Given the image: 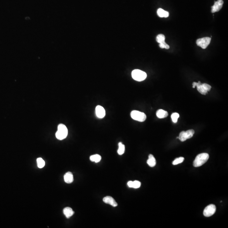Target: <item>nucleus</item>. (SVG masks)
<instances>
[{"mask_svg":"<svg viewBox=\"0 0 228 228\" xmlns=\"http://www.w3.org/2000/svg\"><path fill=\"white\" fill-rule=\"evenodd\" d=\"M209 158V155L207 153H202L197 156L193 161V166L196 167H199L204 164Z\"/></svg>","mask_w":228,"mask_h":228,"instance_id":"1","label":"nucleus"},{"mask_svg":"<svg viewBox=\"0 0 228 228\" xmlns=\"http://www.w3.org/2000/svg\"><path fill=\"white\" fill-rule=\"evenodd\" d=\"M193 87L195 88L197 87L198 91L202 95H205L207 94L208 91L211 89V86L209 85L206 83H201L199 81L198 82H193L192 84Z\"/></svg>","mask_w":228,"mask_h":228,"instance_id":"2","label":"nucleus"},{"mask_svg":"<svg viewBox=\"0 0 228 228\" xmlns=\"http://www.w3.org/2000/svg\"><path fill=\"white\" fill-rule=\"evenodd\" d=\"M68 129L64 124H59L58 127V131L55 134V136L58 139L61 140L65 139L68 135Z\"/></svg>","mask_w":228,"mask_h":228,"instance_id":"3","label":"nucleus"},{"mask_svg":"<svg viewBox=\"0 0 228 228\" xmlns=\"http://www.w3.org/2000/svg\"><path fill=\"white\" fill-rule=\"evenodd\" d=\"M132 75L133 79L139 82L145 80L147 76L145 72L139 69H135L133 71Z\"/></svg>","mask_w":228,"mask_h":228,"instance_id":"4","label":"nucleus"},{"mask_svg":"<svg viewBox=\"0 0 228 228\" xmlns=\"http://www.w3.org/2000/svg\"><path fill=\"white\" fill-rule=\"evenodd\" d=\"M131 116L133 119L141 122L145 121L147 118L145 114L137 110L132 111L131 113Z\"/></svg>","mask_w":228,"mask_h":228,"instance_id":"5","label":"nucleus"},{"mask_svg":"<svg viewBox=\"0 0 228 228\" xmlns=\"http://www.w3.org/2000/svg\"><path fill=\"white\" fill-rule=\"evenodd\" d=\"M194 131L193 129L188 130L186 132L182 131L180 133L178 138L181 142H184L188 139L191 138L194 134Z\"/></svg>","mask_w":228,"mask_h":228,"instance_id":"6","label":"nucleus"},{"mask_svg":"<svg viewBox=\"0 0 228 228\" xmlns=\"http://www.w3.org/2000/svg\"><path fill=\"white\" fill-rule=\"evenodd\" d=\"M216 210V208L214 204H211L205 207L203 212L204 216L207 217L211 216L214 214Z\"/></svg>","mask_w":228,"mask_h":228,"instance_id":"7","label":"nucleus"},{"mask_svg":"<svg viewBox=\"0 0 228 228\" xmlns=\"http://www.w3.org/2000/svg\"><path fill=\"white\" fill-rule=\"evenodd\" d=\"M211 38L210 37H204L197 39V44L198 46H200L203 49H205L207 47L211 41Z\"/></svg>","mask_w":228,"mask_h":228,"instance_id":"8","label":"nucleus"},{"mask_svg":"<svg viewBox=\"0 0 228 228\" xmlns=\"http://www.w3.org/2000/svg\"><path fill=\"white\" fill-rule=\"evenodd\" d=\"M223 4L224 1L223 0H218L217 1H215L214 5L212 6V13L218 12L222 8Z\"/></svg>","mask_w":228,"mask_h":228,"instance_id":"9","label":"nucleus"},{"mask_svg":"<svg viewBox=\"0 0 228 228\" xmlns=\"http://www.w3.org/2000/svg\"><path fill=\"white\" fill-rule=\"evenodd\" d=\"M96 113L97 117L99 118H103L106 115L105 109L102 106L98 105L96 108Z\"/></svg>","mask_w":228,"mask_h":228,"instance_id":"10","label":"nucleus"},{"mask_svg":"<svg viewBox=\"0 0 228 228\" xmlns=\"http://www.w3.org/2000/svg\"><path fill=\"white\" fill-rule=\"evenodd\" d=\"M103 202L106 204H109L114 207H116L118 206V203L112 197L110 196H106L103 198Z\"/></svg>","mask_w":228,"mask_h":228,"instance_id":"11","label":"nucleus"},{"mask_svg":"<svg viewBox=\"0 0 228 228\" xmlns=\"http://www.w3.org/2000/svg\"><path fill=\"white\" fill-rule=\"evenodd\" d=\"M64 180L65 182L68 184L72 183L74 181V177L72 173L70 171L66 173L64 175Z\"/></svg>","mask_w":228,"mask_h":228,"instance_id":"12","label":"nucleus"},{"mask_svg":"<svg viewBox=\"0 0 228 228\" xmlns=\"http://www.w3.org/2000/svg\"><path fill=\"white\" fill-rule=\"evenodd\" d=\"M63 214L66 218H69L71 217L74 214L75 212L72 208L69 207H66L64 208L63 210Z\"/></svg>","mask_w":228,"mask_h":228,"instance_id":"13","label":"nucleus"},{"mask_svg":"<svg viewBox=\"0 0 228 228\" xmlns=\"http://www.w3.org/2000/svg\"><path fill=\"white\" fill-rule=\"evenodd\" d=\"M147 164L150 167H154L156 166V159L152 155H149L148 156V160H147Z\"/></svg>","mask_w":228,"mask_h":228,"instance_id":"14","label":"nucleus"},{"mask_svg":"<svg viewBox=\"0 0 228 228\" xmlns=\"http://www.w3.org/2000/svg\"><path fill=\"white\" fill-rule=\"evenodd\" d=\"M156 115L159 118H164L168 115V113L163 109H159L156 112Z\"/></svg>","mask_w":228,"mask_h":228,"instance_id":"15","label":"nucleus"},{"mask_svg":"<svg viewBox=\"0 0 228 228\" xmlns=\"http://www.w3.org/2000/svg\"><path fill=\"white\" fill-rule=\"evenodd\" d=\"M128 187L132 188H139L141 186V183L139 181L137 180L132 181H130L128 182Z\"/></svg>","mask_w":228,"mask_h":228,"instance_id":"16","label":"nucleus"},{"mask_svg":"<svg viewBox=\"0 0 228 228\" xmlns=\"http://www.w3.org/2000/svg\"><path fill=\"white\" fill-rule=\"evenodd\" d=\"M157 14L160 17H167L169 16V13L162 8H159L157 10Z\"/></svg>","mask_w":228,"mask_h":228,"instance_id":"17","label":"nucleus"},{"mask_svg":"<svg viewBox=\"0 0 228 228\" xmlns=\"http://www.w3.org/2000/svg\"><path fill=\"white\" fill-rule=\"evenodd\" d=\"M90 159L92 162L98 163L101 161V157L99 154L94 155L90 157Z\"/></svg>","mask_w":228,"mask_h":228,"instance_id":"18","label":"nucleus"},{"mask_svg":"<svg viewBox=\"0 0 228 228\" xmlns=\"http://www.w3.org/2000/svg\"><path fill=\"white\" fill-rule=\"evenodd\" d=\"M118 145H119V148H118V153L120 155H122L125 152V145L123 144V143L121 142H119Z\"/></svg>","mask_w":228,"mask_h":228,"instance_id":"19","label":"nucleus"},{"mask_svg":"<svg viewBox=\"0 0 228 228\" xmlns=\"http://www.w3.org/2000/svg\"><path fill=\"white\" fill-rule=\"evenodd\" d=\"M37 163L38 166L39 168H42L45 166V161L41 158H38L37 159Z\"/></svg>","mask_w":228,"mask_h":228,"instance_id":"20","label":"nucleus"},{"mask_svg":"<svg viewBox=\"0 0 228 228\" xmlns=\"http://www.w3.org/2000/svg\"><path fill=\"white\" fill-rule=\"evenodd\" d=\"M180 117V115L178 113H175L172 114L171 115V120L174 123H176L178 122V119Z\"/></svg>","mask_w":228,"mask_h":228,"instance_id":"21","label":"nucleus"},{"mask_svg":"<svg viewBox=\"0 0 228 228\" xmlns=\"http://www.w3.org/2000/svg\"><path fill=\"white\" fill-rule=\"evenodd\" d=\"M165 37L164 35L161 34H159L158 36H157L156 41L158 43L160 44L161 42L165 41Z\"/></svg>","mask_w":228,"mask_h":228,"instance_id":"22","label":"nucleus"},{"mask_svg":"<svg viewBox=\"0 0 228 228\" xmlns=\"http://www.w3.org/2000/svg\"><path fill=\"white\" fill-rule=\"evenodd\" d=\"M184 158L183 157H180V158L176 159L174 161H173V164L174 165H178V164L182 163L184 161Z\"/></svg>","mask_w":228,"mask_h":228,"instance_id":"23","label":"nucleus"},{"mask_svg":"<svg viewBox=\"0 0 228 228\" xmlns=\"http://www.w3.org/2000/svg\"><path fill=\"white\" fill-rule=\"evenodd\" d=\"M159 46L161 47V48H165L166 49H169V45L165 42V41L161 42L159 44Z\"/></svg>","mask_w":228,"mask_h":228,"instance_id":"24","label":"nucleus"}]
</instances>
